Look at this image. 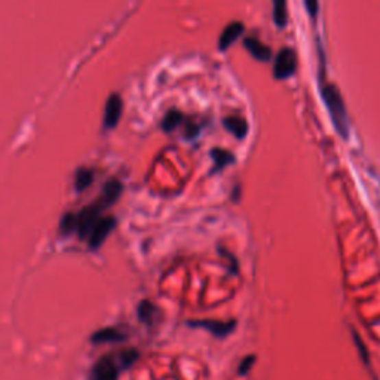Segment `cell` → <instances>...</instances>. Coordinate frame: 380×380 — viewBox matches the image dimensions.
<instances>
[{"label": "cell", "instance_id": "cell-1", "mask_svg": "<svg viewBox=\"0 0 380 380\" xmlns=\"http://www.w3.org/2000/svg\"><path fill=\"white\" fill-rule=\"evenodd\" d=\"M321 94H322V99H324L325 106H327V108H329L331 121H333L334 126H336L337 132L342 135L343 139H348L349 121H348L345 103H343V98L339 93V89L333 84H322Z\"/></svg>", "mask_w": 380, "mask_h": 380}, {"label": "cell", "instance_id": "cell-2", "mask_svg": "<svg viewBox=\"0 0 380 380\" xmlns=\"http://www.w3.org/2000/svg\"><path fill=\"white\" fill-rule=\"evenodd\" d=\"M123 372L119 355H103L91 368V380H117Z\"/></svg>", "mask_w": 380, "mask_h": 380}, {"label": "cell", "instance_id": "cell-3", "mask_svg": "<svg viewBox=\"0 0 380 380\" xmlns=\"http://www.w3.org/2000/svg\"><path fill=\"white\" fill-rule=\"evenodd\" d=\"M102 211L103 208L99 206L95 201L93 204H89L84 206L82 210L78 213V237L79 239H88L89 235H91L95 223L102 219Z\"/></svg>", "mask_w": 380, "mask_h": 380}, {"label": "cell", "instance_id": "cell-4", "mask_svg": "<svg viewBox=\"0 0 380 380\" xmlns=\"http://www.w3.org/2000/svg\"><path fill=\"white\" fill-rule=\"evenodd\" d=\"M297 54L293 48H281L274 60V76L276 79H287L296 73Z\"/></svg>", "mask_w": 380, "mask_h": 380}, {"label": "cell", "instance_id": "cell-5", "mask_svg": "<svg viewBox=\"0 0 380 380\" xmlns=\"http://www.w3.org/2000/svg\"><path fill=\"white\" fill-rule=\"evenodd\" d=\"M187 325L192 329H202L213 334L217 339H226L237 329L238 322L235 320L230 321H217V320H192L187 321Z\"/></svg>", "mask_w": 380, "mask_h": 380}, {"label": "cell", "instance_id": "cell-6", "mask_svg": "<svg viewBox=\"0 0 380 380\" xmlns=\"http://www.w3.org/2000/svg\"><path fill=\"white\" fill-rule=\"evenodd\" d=\"M116 224H117L116 217H113V215L102 217V219H99L95 223L94 229H93L91 235H89V238H88L89 248H91L93 251H95V250H98L99 247H102L103 242L107 239L108 235H110L115 230Z\"/></svg>", "mask_w": 380, "mask_h": 380}, {"label": "cell", "instance_id": "cell-7", "mask_svg": "<svg viewBox=\"0 0 380 380\" xmlns=\"http://www.w3.org/2000/svg\"><path fill=\"white\" fill-rule=\"evenodd\" d=\"M122 112H123V99L121 94L112 93L108 95L104 107V116H103L104 130H113L115 126L119 123Z\"/></svg>", "mask_w": 380, "mask_h": 380}, {"label": "cell", "instance_id": "cell-8", "mask_svg": "<svg viewBox=\"0 0 380 380\" xmlns=\"http://www.w3.org/2000/svg\"><path fill=\"white\" fill-rule=\"evenodd\" d=\"M122 190H123V185L121 180L110 178L108 182H106L103 185L102 192H99L98 198L95 199V202L102 206L103 210H106V208L112 206L117 201V199L121 198Z\"/></svg>", "mask_w": 380, "mask_h": 380}, {"label": "cell", "instance_id": "cell-9", "mask_svg": "<svg viewBox=\"0 0 380 380\" xmlns=\"http://www.w3.org/2000/svg\"><path fill=\"white\" fill-rule=\"evenodd\" d=\"M137 316L141 324L147 325V327H153V325H156L162 320V312L150 300H141L137 307Z\"/></svg>", "mask_w": 380, "mask_h": 380}, {"label": "cell", "instance_id": "cell-10", "mask_svg": "<svg viewBox=\"0 0 380 380\" xmlns=\"http://www.w3.org/2000/svg\"><path fill=\"white\" fill-rule=\"evenodd\" d=\"M126 339H128V334L116 327L99 329L94 331L91 334V337H89V340H91V343H94V345H103V343H119V342H125Z\"/></svg>", "mask_w": 380, "mask_h": 380}, {"label": "cell", "instance_id": "cell-11", "mask_svg": "<svg viewBox=\"0 0 380 380\" xmlns=\"http://www.w3.org/2000/svg\"><path fill=\"white\" fill-rule=\"evenodd\" d=\"M244 30H246V27H244L242 21H232L228 25L224 27L220 38H219V48L220 51H226L229 49L230 45L238 40L239 36L244 34Z\"/></svg>", "mask_w": 380, "mask_h": 380}, {"label": "cell", "instance_id": "cell-12", "mask_svg": "<svg viewBox=\"0 0 380 380\" xmlns=\"http://www.w3.org/2000/svg\"><path fill=\"white\" fill-rule=\"evenodd\" d=\"M244 47H246L251 56L257 58L259 61H269L272 58V49H270L266 43L257 39L256 36H247V38L244 39Z\"/></svg>", "mask_w": 380, "mask_h": 380}, {"label": "cell", "instance_id": "cell-13", "mask_svg": "<svg viewBox=\"0 0 380 380\" xmlns=\"http://www.w3.org/2000/svg\"><path fill=\"white\" fill-rule=\"evenodd\" d=\"M223 125L224 128L228 130L230 134H233L235 137L242 140L247 137L248 134V122L244 119V117L241 116H235V115H230V116H226L223 119Z\"/></svg>", "mask_w": 380, "mask_h": 380}, {"label": "cell", "instance_id": "cell-14", "mask_svg": "<svg viewBox=\"0 0 380 380\" xmlns=\"http://www.w3.org/2000/svg\"><path fill=\"white\" fill-rule=\"evenodd\" d=\"M210 156L214 161V168L213 173H219V171L224 169L226 167H229L237 162V158L232 152L222 149V147H214L210 150Z\"/></svg>", "mask_w": 380, "mask_h": 380}, {"label": "cell", "instance_id": "cell-15", "mask_svg": "<svg viewBox=\"0 0 380 380\" xmlns=\"http://www.w3.org/2000/svg\"><path fill=\"white\" fill-rule=\"evenodd\" d=\"M94 182V169L86 167H79L75 173V190L78 193L84 192L86 187Z\"/></svg>", "mask_w": 380, "mask_h": 380}, {"label": "cell", "instance_id": "cell-16", "mask_svg": "<svg viewBox=\"0 0 380 380\" xmlns=\"http://www.w3.org/2000/svg\"><path fill=\"white\" fill-rule=\"evenodd\" d=\"M185 119V116L182 112H178L176 110V108H171V110L167 112V115L164 116V119H162V130L167 131V132H171V131H174L177 126L183 122Z\"/></svg>", "mask_w": 380, "mask_h": 380}, {"label": "cell", "instance_id": "cell-17", "mask_svg": "<svg viewBox=\"0 0 380 380\" xmlns=\"http://www.w3.org/2000/svg\"><path fill=\"white\" fill-rule=\"evenodd\" d=\"M78 230V214L67 211L60 220V233L62 237H69L70 233Z\"/></svg>", "mask_w": 380, "mask_h": 380}, {"label": "cell", "instance_id": "cell-18", "mask_svg": "<svg viewBox=\"0 0 380 380\" xmlns=\"http://www.w3.org/2000/svg\"><path fill=\"white\" fill-rule=\"evenodd\" d=\"M274 21L279 27V29H283V27L287 25L288 12H287L285 0H275L274 2Z\"/></svg>", "mask_w": 380, "mask_h": 380}, {"label": "cell", "instance_id": "cell-19", "mask_svg": "<svg viewBox=\"0 0 380 380\" xmlns=\"http://www.w3.org/2000/svg\"><path fill=\"white\" fill-rule=\"evenodd\" d=\"M254 364H256V355H247L239 363L238 375L239 376H247L252 370V367H254Z\"/></svg>", "mask_w": 380, "mask_h": 380}, {"label": "cell", "instance_id": "cell-20", "mask_svg": "<svg viewBox=\"0 0 380 380\" xmlns=\"http://www.w3.org/2000/svg\"><path fill=\"white\" fill-rule=\"evenodd\" d=\"M199 132H201V126H199L196 122L193 121H190L186 123L185 126V137L187 140H192V139H196Z\"/></svg>", "mask_w": 380, "mask_h": 380}, {"label": "cell", "instance_id": "cell-21", "mask_svg": "<svg viewBox=\"0 0 380 380\" xmlns=\"http://www.w3.org/2000/svg\"><path fill=\"white\" fill-rule=\"evenodd\" d=\"M305 6L307 9V12H309L311 16H316V12H318V2H316V0H306L305 2Z\"/></svg>", "mask_w": 380, "mask_h": 380}, {"label": "cell", "instance_id": "cell-22", "mask_svg": "<svg viewBox=\"0 0 380 380\" xmlns=\"http://www.w3.org/2000/svg\"><path fill=\"white\" fill-rule=\"evenodd\" d=\"M239 198H241V187L239 186H235L233 187V193H232V201L235 204L239 202Z\"/></svg>", "mask_w": 380, "mask_h": 380}, {"label": "cell", "instance_id": "cell-23", "mask_svg": "<svg viewBox=\"0 0 380 380\" xmlns=\"http://www.w3.org/2000/svg\"><path fill=\"white\" fill-rule=\"evenodd\" d=\"M355 339H357V343H358V346L361 348V349H364V346H361V342H359V339H358V336H355ZM363 354H364V357H366V363H368V358H367V354H366V352L363 351Z\"/></svg>", "mask_w": 380, "mask_h": 380}]
</instances>
